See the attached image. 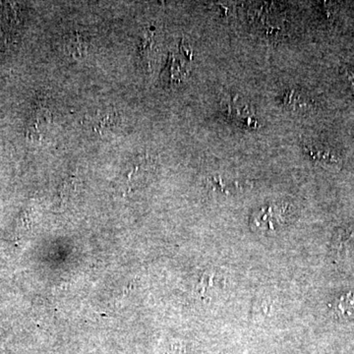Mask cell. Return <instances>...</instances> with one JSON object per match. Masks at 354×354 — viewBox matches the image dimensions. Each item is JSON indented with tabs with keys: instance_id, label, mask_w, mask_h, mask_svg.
<instances>
[{
	"instance_id": "cell-6",
	"label": "cell",
	"mask_w": 354,
	"mask_h": 354,
	"mask_svg": "<svg viewBox=\"0 0 354 354\" xmlns=\"http://www.w3.org/2000/svg\"><path fill=\"white\" fill-rule=\"evenodd\" d=\"M337 308L342 316L354 318V292L342 297L337 302Z\"/></svg>"
},
{
	"instance_id": "cell-5",
	"label": "cell",
	"mask_w": 354,
	"mask_h": 354,
	"mask_svg": "<svg viewBox=\"0 0 354 354\" xmlns=\"http://www.w3.org/2000/svg\"><path fill=\"white\" fill-rule=\"evenodd\" d=\"M281 104L283 108L295 111V109L304 108L306 106L304 97H302L301 92L297 88H286L285 93L281 97Z\"/></svg>"
},
{
	"instance_id": "cell-3",
	"label": "cell",
	"mask_w": 354,
	"mask_h": 354,
	"mask_svg": "<svg viewBox=\"0 0 354 354\" xmlns=\"http://www.w3.org/2000/svg\"><path fill=\"white\" fill-rule=\"evenodd\" d=\"M286 208L283 206H278V205H270L261 209L257 216H256V223L258 227H263L265 230H276L277 227L283 223V218H274L279 214L285 213Z\"/></svg>"
},
{
	"instance_id": "cell-2",
	"label": "cell",
	"mask_w": 354,
	"mask_h": 354,
	"mask_svg": "<svg viewBox=\"0 0 354 354\" xmlns=\"http://www.w3.org/2000/svg\"><path fill=\"white\" fill-rule=\"evenodd\" d=\"M88 39L85 32H69L64 38V50L73 57H83L87 55Z\"/></svg>"
},
{
	"instance_id": "cell-4",
	"label": "cell",
	"mask_w": 354,
	"mask_h": 354,
	"mask_svg": "<svg viewBox=\"0 0 354 354\" xmlns=\"http://www.w3.org/2000/svg\"><path fill=\"white\" fill-rule=\"evenodd\" d=\"M118 123H120V115L116 111H102L95 114V118H93V130L101 135L106 134L114 127H118Z\"/></svg>"
},
{
	"instance_id": "cell-1",
	"label": "cell",
	"mask_w": 354,
	"mask_h": 354,
	"mask_svg": "<svg viewBox=\"0 0 354 354\" xmlns=\"http://www.w3.org/2000/svg\"><path fill=\"white\" fill-rule=\"evenodd\" d=\"M304 150L315 164L325 169L330 171H339L342 169V158L330 149L317 144H304Z\"/></svg>"
},
{
	"instance_id": "cell-7",
	"label": "cell",
	"mask_w": 354,
	"mask_h": 354,
	"mask_svg": "<svg viewBox=\"0 0 354 354\" xmlns=\"http://www.w3.org/2000/svg\"><path fill=\"white\" fill-rule=\"evenodd\" d=\"M346 76H348L349 82H351V87H353V91H354V71H353V70L346 68Z\"/></svg>"
}]
</instances>
